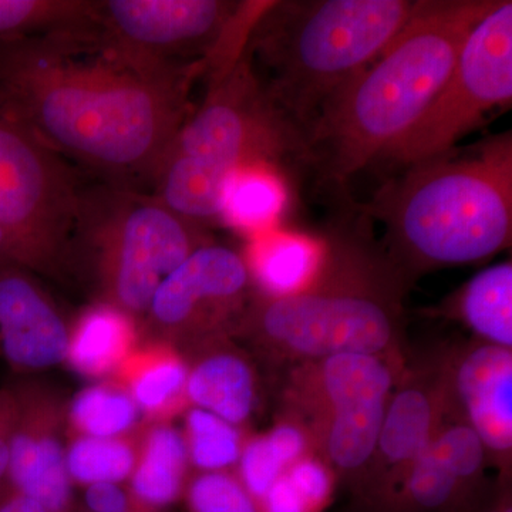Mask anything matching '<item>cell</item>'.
Wrapping results in <instances>:
<instances>
[{"label":"cell","instance_id":"obj_11","mask_svg":"<svg viewBox=\"0 0 512 512\" xmlns=\"http://www.w3.org/2000/svg\"><path fill=\"white\" fill-rule=\"evenodd\" d=\"M251 281L247 261L234 249L201 245L158 286L144 328L150 340L190 348L242 315Z\"/></svg>","mask_w":512,"mask_h":512},{"label":"cell","instance_id":"obj_2","mask_svg":"<svg viewBox=\"0 0 512 512\" xmlns=\"http://www.w3.org/2000/svg\"><path fill=\"white\" fill-rule=\"evenodd\" d=\"M500 0H417L412 18L382 55L325 104L306 137L308 157L346 183L386 158L424 111L471 30Z\"/></svg>","mask_w":512,"mask_h":512},{"label":"cell","instance_id":"obj_19","mask_svg":"<svg viewBox=\"0 0 512 512\" xmlns=\"http://www.w3.org/2000/svg\"><path fill=\"white\" fill-rule=\"evenodd\" d=\"M185 396L190 406L241 426L255 409L254 372L238 353L212 350L188 365Z\"/></svg>","mask_w":512,"mask_h":512},{"label":"cell","instance_id":"obj_24","mask_svg":"<svg viewBox=\"0 0 512 512\" xmlns=\"http://www.w3.org/2000/svg\"><path fill=\"white\" fill-rule=\"evenodd\" d=\"M140 429L128 436L113 439L69 436L66 467L72 483L87 487L130 480L136 467Z\"/></svg>","mask_w":512,"mask_h":512},{"label":"cell","instance_id":"obj_26","mask_svg":"<svg viewBox=\"0 0 512 512\" xmlns=\"http://www.w3.org/2000/svg\"><path fill=\"white\" fill-rule=\"evenodd\" d=\"M285 198L284 185L272 167L241 168L229 178L222 220L245 229L268 227L282 211Z\"/></svg>","mask_w":512,"mask_h":512},{"label":"cell","instance_id":"obj_35","mask_svg":"<svg viewBox=\"0 0 512 512\" xmlns=\"http://www.w3.org/2000/svg\"><path fill=\"white\" fill-rule=\"evenodd\" d=\"M269 444L276 451L282 464L286 470L295 464L296 461L301 460L303 453H305L306 440L305 436L298 427L291 426V424H281L276 426L275 429L265 434Z\"/></svg>","mask_w":512,"mask_h":512},{"label":"cell","instance_id":"obj_14","mask_svg":"<svg viewBox=\"0 0 512 512\" xmlns=\"http://www.w3.org/2000/svg\"><path fill=\"white\" fill-rule=\"evenodd\" d=\"M70 325L35 272L19 264L0 271V360L28 377L66 360Z\"/></svg>","mask_w":512,"mask_h":512},{"label":"cell","instance_id":"obj_38","mask_svg":"<svg viewBox=\"0 0 512 512\" xmlns=\"http://www.w3.org/2000/svg\"><path fill=\"white\" fill-rule=\"evenodd\" d=\"M12 264H18V262H16L15 255H13L12 245H10L5 229L0 227V271Z\"/></svg>","mask_w":512,"mask_h":512},{"label":"cell","instance_id":"obj_23","mask_svg":"<svg viewBox=\"0 0 512 512\" xmlns=\"http://www.w3.org/2000/svg\"><path fill=\"white\" fill-rule=\"evenodd\" d=\"M431 430L429 397L421 390H402L387 403L377 447L390 463L412 464L430 446Z\"/></svg>","mask_w":512,"mask_h":512},{"label":"cell","instance_id":"obj_30","mask_svg":"<svg viewBox=\"0 0 512 512\" xmlns=\"http://www.w3.org/2000/svg\"><path fill=\"white\" fill-rule=\"evenodd\" d=\"M238 471L239 481L259 504L269 488L284 476L286 468L266 436H261L242 447Z\"/></svg>","mask_w":512,"mask_h":512},{"label":"cell","instance_id":"obj_9","mask_svg":"<svg viewBox=\"0 0 512 512\" xmlns=\"http://www.w3.org/2000/svg\"><path fill=\"white\" fill-rule=\"evenodd\" d=\"M165 154L232 175L254 165L272 167L289 156L308 157V148L301 130L266 92L245 46L234 63L210 76L200 107L191 111Z\"/></svg>","mask_w":512,"mask_h":512},{"label":"cell","instance_id":"obj_12","mask_svg":"<svg viewBox=\"0 0 512 512\" xmlns=\"http://www.w3.org/2000/svg\"><path fill=\"white\" fill-rule=\"evenodd\" d=\"M18 413L10 437L8 485L49 512H73V483L66 467L60 394L35 380L13 383Z\"/></svg>","mask_w":512,"mask_h":512},{"label":"cell","instance_id":"obj_39","mask_svg":"<svg viewBox=\"0 0 512 512\" xmlns=\"http://www.w3.org/2000/svg\"><path fill=\"white\" fill-rule=\"evenodd\" d=\"M460 512H471L470 511V508H463V510H461ZM480 512H484V511H480ZM485 512H512V508H511V505L510 503H508L507 500H501V501H498V503H495L493 505V507H490V510L488 511H485Z\"/></svg>","mask_w":512,"mask_h":512},{"label":"cell","instance_id":"obj_20","mask_svg":"<svg viewBox=\"0 0 512 512\" xmlns=\"http://www.w3.org/2000/svg\"><path fill=\"white\" fill-rule=\"evenodd\" d=\"M320 245L291 234L256 238L249 248V275L268 296L298 291L318 265Z\"/></svg>","mask_w":512,"mask_h":512},{"label":"cell","instance_id":"obj_27","mask_svg":"<svg viewBox=\"0 0 512 512\" xmlns=\"http://www.w3.org/2000/svg\"><path fill=\"white\" fill-rule=\"evenodd\" d=\"M93 0H0V45L93 18Z\"/></svg>","mask_w":512,"mask_h":512},{"label":"cell","instance_id":"obj_22","mask_svg":"<svg viewBox=\"0 0 512 512\" xmlns=\"http://www.w3.org/2000/svg\"><path fill=\"white\" fill-rule=\"evenodd\" d=\"M460 312L467 325L488 345L512 348V265L490 266L464 286Z\"/></svg>","mask_w":512,"mask_h":512},{"label":"cell","instance_id":"obj_25","mask_svg":"<svg viewBox=\"0 0 512 512\" xmlns=\"http://www.w3.org/2000/svg\"><path fill=\"white\" fill-rule=\"evenodd\" d=\"M461 484L446 461L429 446L410 464L403 490L387 505L392 512H460L466 507Z\"/></svg>","mask_w":512,"mask_h":512},{"label":"cell","instance_id":"obj_40","mask_svg":"<svg viewBox=\"0 0 512 512\" xmlns=\"http://www.w3.org/2000/svg\"><path fill=\"white\" fill-rule=\"evenodd\" d=\"M73 512H87V511L82 510V508L77 507V505H76V507H74V511Z\"/></svg>","mask_w":512,"mask_h":512},{"label":"cell","instance_id":"obj_32","mask_svg":"<svg viewBox=\"0 0 512 512\" xmlns=\"http://www.w3.org/2000/svg\"><path fill=\"white\" fill-rule=\"evenodd\" d=\"M285 476L312 512H319L328 503L332 480L319 461L301 458L285 471Z\"/></svg>","mask_w":512,"mask_h":512},{"label":"cell","instance_id":"obj_3","mask_svg":"<svg viewBox=\"0 0 512 512\" xmlns=\"http://www.w3.org/2000/svg\"><path fill=\"white\" fill-rule=\"evenodd\" d=\"M365 212L410 264H468L497 254L511 242L512 134L407 165Z\"/></svg>","mask_w":512,"mask_h":512},{"label":"cell","instance_id":"obj_34","mask_svg":"<svg viewBox=\"0 0 512 512\" xmlns=\"http://www.w3.org/2000/svg\"><path fill=\"white\" fill-rule=\"evenodd\" d=\"M16 413L18 402L12 384L0 387V494L8 488L10 437Z\"/></svg>","mask_w":512,"mask_h":512},{"label":"cell","instance_id":"obj_4","mask_svg":"<svg viewBox=\"0 0 512 512\" xmlns=\"http://www.w3.org/2000/svg\"><path fill=\"white\" fill-rule=\"evenodd\" d=\"M416 6L417 0L268 2L247 50L266 92L306 138L325 104L382 55Z\"/></svg>","mask_w":512,"mask_h":512},{"label":"cell","instance_id":"obj_8","mask_svg":"<svg viewBox=\"0 0 512 512\" xmlns=\"http://www.w3.org/2000/svg\"><path fill=\"white\" fill-rule=\"evenodd\" d=\"M80 190L72 167L0 104V227L19 265L66 271Z\"/></svg>","mask_w":512,"mask_h":512},{"label":"cell","instance_id":"obj_31","mask_svg":"<svg viewBox=\"0 0 512 512\" xmlns=\"http://www.w3.org/2000/svg\"><path fill=\"white\" fill-rule=\"evenodd\" d=\"M430 446L446 461L461 483L476 476L483 466L485 446L471 427H451L436 440H431Z\"/></svg>","mask_w":512,"mask_h":512},{"label":"cell","instance_id":"obj_7","mask_svg":"<svg viewBox=\"0 0 512 512\" xmlns=\"http://www.w3.org/2000/svg\"><path fill=\"white\" fill-rule=\"evenodd\" d=\"M268 2L94 0V20L117 45L168 70L214 73L237 60Z\"/></svg>","mask_w":512,"mask_h":512},{"label":"cell","instance_id":"obj_28","mask_svg":"<svg viewBox=\"0 0 512 512\" xmlns=\"http://www.w3.org/2000/svg\"><path fill=\"white\" fill-rule=\"evenodd\" d=\"M183 434L190 464L202 473L227 471L238 464L244 443L234 424L205 410L190 407L185 414Z\"/></svg>","mask_w":512,"mask_h":512},{"label":"cell","instance_id":"obj_17","mask_svg":"<svg viewBox=\"0 0 512 512\" xmlns=\"http://www.w3.org/2000/svg\"><path fill=\"white\" fill-rule=\"evenodd\" d=\"M188 466L183 431L175 429L170 421H144L128 488L141 503L165 510L183 497Z\"/></svg>","mask_w":512,"mask_h":512},{"label":"cell","instance_id":"obj_15","mask_svg":"<svg viewBox=\"0 0 512 512\" xmlns=\"http://www.w3.org/2000/svg\"><path fill=\"white\" fill-rule=\"evenodd\" d=\"M457 389L471 429L484 446H512V356L510 349L487 345L471 352L457 372Z\"/></svg>","mask_w":512,"mask_h":512},{"label":"cell","instance_id":"obj_36","mask_svg":"<svg viewBox=\"0 0 512 512\" xmlns=\"http://www.w3.org/2000/svg\"><path fill=\"white\" fill-rule=\"evenodd\" d=\"M259 510L261 512H312L285 474L259 501Z\"/></svg>","mask_w":512,"mask_h":512},{"label":"cell","instance_id":"obj_33","mask_svg":"<svg viewBox=\"0 0 512 512\" xmlns=\"http://www.w3.org/2000/svg\"><path fill=\"white\" fill-rule=\"evenodd\" d=\"M82 510L87 512H164L138 501L123 483L93 484L84 487Z\"/></svg>","mask_w":512,"mask_h":512},{"label":"cell","instance_id":"obj_13","mask_svg":"<svg viewBox=\"0 0 512 512\" xmlns=\"http://www.w3.org/2000/svg\"><path fill=\"white\" fill-rule=\"evenodd\" d=\"M322 386L332 407L326 450L343 470H356L377 448L393 380L389 367L373 355L325 359Z\"/></svg>","mask_w":512,"mask_h":512},{"label":"cell","instance_id":"obj_18","mask_svg":"<svg viewBox=\"0 0 512 512\" xmlns=\"http://www.w3.org/2000/svg\"><path fill=\"white\" fill-rule=\"evenodd\" d=\"M138 345L137 320L99 302L70 325L64 362L84 377L110 379Z\"/></svg>","mask_w":512,"mask_h":512},{"label":"cell","instance_id":"obj_21","mask_svg":"<svg viewBox=\"0 0 512 512\" xmlns=\"http://www.w3.org/2000/svg\"><path fill=\"white\" fill-rule=\"evenodd\" d=\"M143 423L137 404L113 379L84 387L67 404L69 436L113 439L136 433Z\"/></svg>","mask_w":512,"mask_h":512},{"label":"cell","instance_id":"obj_16","mask_svg":"<svg viewBox=\"0 0 512 512\" xmlns=\"http://www.w3.org/2000/svg\"><path fill=\"white\" fill-rule=\"evenodd\" d=\"M110 379L130 394L144 421H170L188 406V363L170 343L138 345Z\"/></svg>","mask_w":512,"mask_h":512},{"label":"cell","instance_id":"obj_37","mask_svg":"<svg viewBox=\"0 0 512 512\" xmlns=\"http://www.w3.org/2000/svg\"><path fill=\"white\" fill-rule=\"evenodd\" d=\"M0 512H49L43 505L32 500L28 495L13 490L8 485L0 494Z\"/></svg>","mask_w":512,"mask_h":512},{"label":"cell","instance_id":"obj_5","mask_svg":"<svg viewBox=\"0 0 512 512\" xmlns=\"http://www.w3.org/2000/svg\"><path fill=\"white\" fill-rule=\"evenodd\" d=\"M382 268L360 232L332 229L308 282L288 295H264L248 325L303 356H377L394 333V296Z\"/></svg>","mask_w":512,"mask_h":512},{"label":"cell","instance_id":"obj_10","mask_svg":"<svg viewBox=\"0 0 512 512\" xmlns=\"http://www.w3.org/2000/svg\"><path fill=\"white\" fill-rule=\"evenodd\" d=\"M512 100V2L500 0L461 47L450 76L412 130L387 154L410 165L441 156Z\"/></svg>","mask_w":512,"mask_h":512},{"label":"cell","instance_id":"obj_6","mask_svg":"<svg viewBox=\"0 0 512 512\" xmlns=\"http://www.w3.org/2000/svg\"><path fill=\"white\" fill-rule=\"evenodd\" d=\"M204 244L201 227L153 195L103 183L80 190L67 268L82 266L100 303L140 320L161 282Z\"/></svg>","mask_w":512,"mask_h":512},{"label":"cell","instance_id":"obj_29","mask_svg":"<svg viewBox=\"0 0 512 512\" xmlns=\"http://www.w3.org/2000/svg\"><path fill=\"white\" fill-rule=\"evenodd\" d=\"M188 512H261L255 498L228 471L201 473L184 491Z\"/></svg>","mask_w":512,"mask_h":512},{"label":"cell","instance_id":"obj_1","mask_svg":"<svg viewBox=\"0 0 512 512\" xmlns=\"http://www.w3.org/2000/svg\"><path fill=\"white\" fill-rule=\"evenodd\" d=\"M200 70L131 55L93 18L0 45V104L64 161L144 191L190 116Z\"/></svg>","mask_w":512,"mask_h":512}]
</instances>
